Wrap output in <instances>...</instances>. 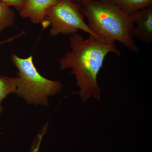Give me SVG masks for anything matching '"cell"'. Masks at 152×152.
Wrapping results in <instances>:
<instances>
[{"label": "cell", "instance_id": "8fae6325", "mask_svg": "<svg viewBox=\"0 0 152 152\" xmlns=\"http://www.w3.org/2000/svg\"><path fill=\"white\" fill-rule=\"evenodd\" d=\"M7 5L12 6L20 12L23 7L26 0H1Z\"/></svg>", "mask_w": 152, "mask_h": 152}, {"label": "cell", "instance_id": "7c38bea8", "mask_svg": "<svg viewBox=\"0 0 152 152\" xmlns=\"http://www.w3.org/2000/svg\"><path fill=\"white\" fill-rule=\"evenodd\" d=\"M72 1H73L77 3L80 0H72Z\"/></svg>", "mask_w": 152, "mask_h": 152}, {"label": "cell", "instance_id": "3957f363", "mask_svg": "<svg viewBox=\"0 0 152 152\" xmlns=\"http://www.w3.org/2000/svg\"><path fill=\"white\" fill-rule=\"evenodd\" d=\"M11 59L18 72L16 77L15 94L28 103L47 106L48 96L56 94L61 91L60 81L47 79L39 72L33 62V56L23 58L13 53Z\"/></svg>", "mask_w": 152, "mask_h": 152}, {"label": "cell", "instance_id": "9c48e42d", "mask_svg": "<svg viewBox=\"0 0 152 152\" xmlns=\"http://www.w3.org/2000/svg\"><path fill=\"white\" fill-rule=\"evenodd\" d=\"M15 20V12L0 0V32L12 26Z\"/></svg>", "mask_w": 152, "mask_h": 152}, {"label": "cell", "instance_id": "8992f818", "mask_svg": "<svg viewBox=\"0 0 152 152\" xmlns=\"http://www.w3.org/2000/svg\"><path fill=\"white\" fill-rule=\"evenodd\" d=\"M135 23L132 31L133 37L147 43L152 42V7L131 14Z\"/></svg>", "mask_w": 152, "mask_h": 152}, {"label": "cell", "instance_id": "ba28073f", "mask_svg": "<svg viewBox=\"0 0 152 152\" xmlns=\"http://www.w3.org/2000/svg\"><path fill=\"white\" fill-rule=\"evenodd\" d=\"M111 1L128 15L152 7V0H111Z\"/></svg>", "mask_w": 152, "mask_h": 152}, {"label": "cell", "instance_id": "7a4b0ae2", "mask_svg": "<svg viewBox=\"0 0 152 152\" xmlns=\"http://www.w3.org/2000/svg\"><path fill=\"white\" fill-rule=\"evenodd\" d=\"M77 3L96 34L104 40L118 41L130 51L139 53L132 35L135 22L130 15L111 0H80Z\"/></svg>", "mask_w": 152, "mask_h": 152}, {"label": "cell", "instance_id": "5b68a950", "mask_svg": "<svg viewBox=\"0 0 152 152\" xmlns=\"http://www.w3.org/2000/svg\"><path fill=\"white\" fill-rule=\"evenodd\" d=\"M59 0H26L20 12V16L29 18L34 24H41L44 27L48 11L57 4Z\"/></svg>", "mask_w": 152, "mask_h": 152}, {"label": "cell", "instance_id": "30bf717a", "mask_svg": "<svg viewBox=\"0 0 152 152\" xmlns=\"http://www.w3.org/2000/svg\"><path fill=\"white\" fill-rule=\"evenodd\" d=\"M46 126H45L42 130V132L37 136V138L35 140L34 142L33 143L32 146L31 152H39L40 145L41 142L42 140L43 137L46 132Z\"/></svg>", "mask_w": 152, "mask_h": 152}, {"label": "cell", "instance_id": "6da1fadb", "mask_svg": "<svg viewBox=\"0 0 152 152\" xmlns=\"http://www.w3.org/2000/svg\"><path fill=\"white\" fill-rule=\"evenodd\" d=\"M69 45L71 51L60 59V69H71V73L75 76L80 88L77 94L83 102L92 96L99 100L101 91L97 79L105 58L109 53L118 56L121 55L115 41L100 40L92 35L84 39L77 33L71 35Z\"/></svg>", "mask_w": 152, "mask_h": 152}, {"label": "cell", "instance_id": "277c9868", "mask_svg": "<svg viewBox=\"0 0 152 152\" xmlns=\"http://www.w3.org/2000/svg\"><path fill=\"white\" fill-rule=\"evenodd\" d=\"M80 5L72 0H59L57 4L49 9L43 27L51 26V37L60 34L72 35L79 30L84 31L100 40H104L95 34L84 20Z\"/></svg>", "mask_w": 152, "mask_h": 152}, {"label": "cell", "instance_id": "52a82bcc", "mask_svg": "<svg viewBox=\"0 0 152 152\" xmlns=\"http://www.w3.org/2000/svg\"><path fill=\"white\" fill-rule=\"evenodd\" d=\"M15 39L14 37L0 42V45L4 43L10 42ZM16 90V77H11L4 75L0 76V115L3 111L1 102L7 96L12 93H15Z\"/></svg>", "mask_w": 152, "mask_h": 152}]
</instances>
